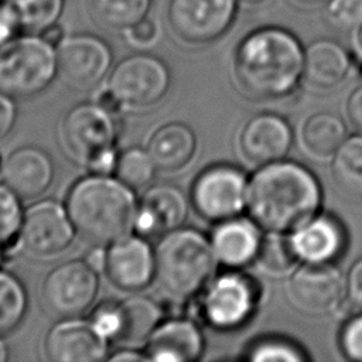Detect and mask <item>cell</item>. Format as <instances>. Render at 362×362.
I'll return each mask as SVG.
<instances>
[{"label":"cell","mask_w":362,"mask_h":362,"mask_svg":"<svg viewBox=\"0 0 362 362\" xmlns=\"http://www.w3.org/2000/svg\"><path fill=\"white\" fill-rule=\"evenodd\" d=\"M28 296L21 280L0 269V337L14 331L24 320Z\"/></svg>","instance_id":"obj_31"},{"label":"cell","mask_w":362,"mask_h":362,"mask_svg":"<svg viewBox=\"0 0 362 362\" xmlns=\"http://www.w3.org/2000/svg\"><path fill=\"white\" fill-rule=\"evenodd\" d=\"M293 144V130L286 119L274 113L252 116L238 133V150L253 165L284 160Z\"/></svg>","instance_id":"obj_17"},{"label":"cell","mask_w":362,"mask_h":362,"mask_svg":"<svg viewBox=\"0 0 362 362\" xmlns=\"http://www.w3.org/2000/svg\"><path fill=\"white\" fill-rule=\"evenodd\" d=\"M90 322L93 327L110 342L117 341L120 328H122V318H120V308L117 301H106L98 305L90 314Z\"/></svg>","instance_id":"obj_36"},{"label":"cell","mask_w":362,"mask_h":362,"mask_svg":"<svg viewBox=\"0 0 362 362\" xmlns=\"http://www.w3.org/2000/svg\"><path fill=\"white\" fill-rule=\"evenodd\" d=\"M345 301L354 313H362V257L349 267L345 276Z\"/></svg>","instance_id":"obj_39"},{"label":"cell","mask_w":362,"mask_h":362,"mask_svg":"<svg viewBox=\"0 0 362 362\" xmlns=\"http://www.w3.org/2000/svg\"><path fill=\"white\" fill-rule=\"evenodd\" d=\"M216 263L211 239L181 226L160 236L154 247V280L168 297L187 300L214 279Z\"/></svg>","instance_id":"obj_4"},{"label":"cell","mask_w":362,"mask_h":362,"mask_svg":"<svg viewBox=\"0 0 362 362\" xmlns=\"http://www.w3.org/2000/svg\"><path fill=\"white\" fill-rule=\"evenodd\" d=\"M126 41L137 48H148L157 44L161 35V30L158 23L148 16L127 28L124 33Z\"/></svg>","instance_id":"obj_38"},{"label":"cell","mask_w":362,"mask_h":362,"mask_svg":"<svg viewBox=\"0 0 362 362\" xmlns=\"http://www.w3.org/2000/svg\"><path fill=\"white\" fill-rule=\"evenodd\" d=\"M116 115L98 102H83L66 112L61 123V140L68 154L92 173L110 174L119 153Z\"/></svg>","instance_id":"obj_5"},{"label":"cell","mask_w":362,"mask_h":362,"mask_svg":"<svg viewBox=\"0 0 362 362\" xmlns=\"http://www.w3.org/2000/svg\"><path fill=\"white\" fill-rule=\"evenodd\" d=\"M17 119V107L11 96L0 90V141L13 130Z\"/></svg>","instance_id":"obj_40"},{"label":"cell","mask_w":362,"mask_h":362,"mask_svg":"<svg viewBox=\"0 0 362 362\" xmlns=\"http://www.w3.org/2000/svg\"><path fill=\"white\" fill-rule=\"evenodd\" d=\"M324 20L332 31L354 37L362 25V0H327Z\"/></svg>","instance_id":"obj_34"},{"label":"cell","mask_w":362,"mask_h":362,"mask_svg":"<svg viewBox=\"0 0 362 362\" xmlns=\"http://www.w3.org/2000/svg\"><path fill=\"white\" fill-rule=\"evenodd\" d=\"M239 1L246 3V4H260V3H263V1H266V0H239Z\"/></svg>","instance_id":"obj_48"},{"label":"cell","mask_w":362,"mask_h":362,"mask_svg":"<svg viewBox=\"0 0 362 362\" xmlns=\"http://www.w3.org/2000/svg\"><path fill=\"white\" fill-rule=\"evenodd\" d=\"M291 243L304 263H332L344 250L342 225L329 215H315L291 232Z\"/></svg>","instance_id":"obj_21"},{"label":"cell","mask_w":362,"mask_h":362,"mask_svg":"<svg viewBox=\"0 0 362 362\" xmlns=\"http://www.w3.org/2000/svg\"><path fill=\"white\" fill-rule=\"evenodd\" d=\"M247 359L253 362H301L307 356L298 346L288 341L267 338L256 342L247 351Z\"/></svg>","instance_id":"obj_35"},{"label":"cell","mask_w":362,"mask_h":362,"mask_svg":"<svg viewBox=\"0 0 362 362\" xmlns=\"http://www.w3.org/2000/svg\"><path fill=\"white\" fill-rule=\"evenodd\" d=\"M23 215L20 198L0 182V256L20 246Z\"/></svg>","instance_id":"obj_33"},{"label":"cell","mask_w":362,"mask_h":362,"mask_svg":"<svg viewBox=\"0 0 362 362\" xmlns=\"http://www.w3.org/2000/svg\"><path fill=\"white\" fill-rule=\"evenodd\" d=\"M238 4L239 0H168L167 21L180 41L205 45L232 27Z\"/></svg>","instance_id":"obj_10"},{"label":"cell","mask_w":362,"mask_h":362,"mask_svg":"<svg viewBox=\"0 0 362 362\" xmlns=\"http://www.w3.org/2000/svg\"><path fill=\"white\" fill-rule=\"evenodd\" d=\"M187 214L188 199L178 187L156 184L139 201L134 229L141 236H163L181 228Z\"/></svg>","instance_id":"obj_19"},{"label":"cell","mask_w":362,"mask_h":362,"mask_svg":"<svg viewBox=\"0 0 362 362\" xmlns=\"http://www.w3.org/2000/svg\"><path fill=\"white\" fill-rule=\"evenodd\" d=\"M96 272H103V266H105V249L102 246L95 247L93 250H90L85 259Z\"/></svg>","instance_id":"obj_44"},{"label":"cell","mask_w":362,"mask_h":362,"mask_svg":"<svg viewBox=\"0 0 362 362\" xmlns=\"http://www.w3.org/2000/svg\"><path fill=\"white\" fill-rule=\"evenodd\" d=\"M112 65L109 44L95 34H69L57 45L58 78L72 89H93L110 74Z\"/></svg>","instance_id":"obj_11"},{"label":"cell","mask_w":362,"mask_h":362,"mask_svg":"<svg viewBox=\"0 0 362 362\" xmlns=\"http://www.w3.org/2000/svg\"><path fill=\"white\" fill-rule=\"evenodd\" d=\"M153 0H88L93 23L107 31L124 33L148 16Z\"/></svg>","instance_id":"obj_29"},{"label":"cell","mask_w":362,"mask_h":362,"mask_svg":"<svg viewBox=\"0 0 362 362\" xmlns=\"http://www.w3.org/2000/svg\"><path fill=\"white\" fill-rule=\"evenodd\" d=\"M301 6H307V7H313V6H318V4H322L325 3L327 0H293Z\"/></svg>","instance_id":"obj_47"},{"label":"cell","mask_w":362,"mask_h":362,"mask_svg":"<svg viewBox=\"0 0 362 362\" xmlns=\"http://www.w3.org/2000/svg\"><path fill=\"white\" fill-rule=\"evenodd\" d=\"M7 359H8V348L3 341V337H0V362H6Z\"/></svg>","instance_id":"obj_46"},{"label":"cell","mask_w":362,"mask_h":362,"mask_svg":"<svg viewBox=\"0 0 362 362\" xmlns=\"http://www.w3.org/2000/svg\"><path fill=\"white\" fill-rule=\"evenodd\" d=\"M98 290V272L85 259H72L59 263L44 277L41 301L55 317H79L92 307Z\"/></svg>","instance_id":"obj_8"},{"label":"cell","mask_w":362,"mask_h":362,"mask_svg":"<svg viewBox=\"0 0 362 362\" xmlns=\"http://www.w3.org/2000/svg\"><path fill=\"white\" fill-rule=\"evenodd\" d=\"M257 293L252 281L236 272L212 279L202 297V314L216 329H236L253 314Z\"/></svg>","instance_id":"obj_14"},{"label":"cell","mask_w":362,"mask_h":362,"mask_svg":"<svg viewBox=\"0 0 362 362\" xmlns=\"http://www.w3.org/2000/svg\"><path fill=\"white\" fill-rule=\"evenodd\" d=\"M351 66L349 54L334 40H315L304 48L303 79L317 90H332L341 86Z\"/></svg>","instance_id":"obj_22"},{"label":"cell","mask_w":362,"mask_h":362,"mask_svg":"<svg viewBox=\"0 0 362 362\" xmlns=\"http://www.w3.org/2000/svg\"><path fill=\"white\" fill-rule=\"evenodd\" d=\"M103 272L119 290L140 291L154 280V249L141 235L120 238L105 249Z\"/></svg>","instance_id":"obj_15"},{"label":"cell","mask_w":362,"mask_h":362,"mask_svg":"<svg viewBox=\"0 0 362 362\" xmlns=\"http://www.w3.org/2000/svg\"><path fill=\"white\" fill-rule=\"evenodd\" d=\"M109 341L90 320L61 318L45 335V356L52 362H98L107 358Z\"/></svg>","instance_id":"obj_16"},{"label":"cell","mask_w":362,"mask_h":362,"mask_svg":"<svg viewBox=\"0 0 362 362\" xmlns=\"http://www.w3.org/2000/svg\"><path fill=\"white\" fill-rule=\"evenodd\" d=\"M110 362H139V361H147L146 354L137 351L136 348H124L113 352L110 356H107Z\"/></svg>","instance_id":"obj_43"},{"label":"cell","mask_w":362,"mask_h":362,"mask_svg":"<svg viewBox=\"0 0 362 362\" xmlns=\"http://www.w3.org/2000/svg\"><path fill=\"white\" fill-rule=\"evenodd\" d=\"M197 137L189 126L173 122L160 126L150 137L147 151L157 170L174 173L184 168L194 157Z\"/></svg>","instance_id":"obj_25"},{"label":"cell","mask_w":362,"mask_h":362,"mask_svg":"<svg viewBox=\"0 0 362 362\" xmlns=\"http://www.w3.org/2000/svg\"><path fill=\"white\" fill-rule=\"evenodd\" d=\"M298 256L293 247L291 236L283 232H269L262 235L253 264L269 277L290 276L298 266Z\"/></svg>","instance_id":"obj_30"},{"label":"cell","mask_w":362,"mask_h":362,"mask_svg":"<svg viewBox=\"0 0 362 362\" xmlns=\"http://www.w3.org/2000/svg\"><path fill=\"white\" fill-rule=\"evenodd\" d=\"M304 48L288 30L266 25L250 31L233 57L239 88L253 99L277 100L288 96L303 79Z\"/></svg>","instance_id":"obj_2"},{"label":"cell","mask_w":362,"mask_h":362,"mask_svg":"<svg viewBox=\"0 0 362 362\" xmlns=\"http://www.w3.org/2000/svg\"><path fill=\"white\" fill-rule=\"evenodd\" d=\"M57 76V47L41 34H17L0 48V90L8 96H35Z\"/></svg>","instance_id":"obj_6"},{"label":"cell","mask_w":362,"mask_h":362,"mask_svg":"<svg viewBox=\"0 0 362 362\" xmlns=\"http://www.w3.org/2000/svg\"><path fill=\"white\" fill-rule=\"evenodd\" d=\"M137 205L134 189L110 174L92 173L68 191L65 208L76 233L96 246L134 230Z\"/></svg>","instance_id":"obj_3"},{"label":"cell","mask_w":362,"mask_h":362,"mask_svg":"<svg viewBox=\"0 0 362 362\" xmlns=\"http://www.w3.org/2000/svg\"><path fill=\"white\" fill-rule=\"evenodd\" d=\"M75 233L74 223L62 204L52 199L38 201L24 211L20 249L33 259H54L66 252Z\"/></svg>","instance_id":"obj_12"},{"label":"cell","mask_w":362,"mask_h":362,"mask_svg":"<svg viewBox=\"0 0 362 362\" xmlns=\"http://www.w3.org/2000/svg\"><path fill=\"white\" fill-rule=\"evenodd\" d=\"M346 137L345 123L331 112H315L307 116L297 132L300 150L315 163L331 161Z\"/></svg>","instance_id":"obj_24"},{"label":"cell","mask_w":362,"mask_h":362,"mask_svg":"<svg viewBox=\"0 0 362 362\" xmlns=\"http://www.w3.org/2000/svg\"><path fill=\"white\" fill-rule=\"evenodd\" d=\"M286 297L305 317H325L345 301V277L332 263H304L288 276Z\"/></svg>","instance_id":"obj_9"},{"label":"cell","mask_w":362,"mask_h":362,"mask_svg":"<svg viewBox=\"0 0 362 362\" xmlns=\"http://www.w3.org/2000/svg\"><path fill=\"white\" fill-rule=\"evenodd\" d=\"M247 180L232 165L219 164L204 170L192 184L191 202L197 214L209 222L239 216L246 208Z\"/></svg>","instance_id":"obj_13"},{"label":"cell","mask_w":362,"mask_h":362,"mask_svg":"<svg viewBox=\"0 0 362 362\" xmlns=\"http://www.w3.org/2000/svg\"><path fill=\"white\" fill-rule=\"evenodd\" d=\"M321 187L304 165L280 160L260 165L247 181L246 211L263 230L291 233L318 214Z\"/></svg>","instance_id":"obj_1"},{"label":"cell","mask_w":362,"mask_h":362,"mask_svg":"<svg viewBox=\"0 0 362 362\" xmlns=\"http://www.w3.org/2000/svg\"><path fill=\"white\" fill-rule=\"evenodd\" d=\"M20 33L41 34L59 23L65 0H0Z\"/></svg>","instance_id":"obj_28"},{"label":"cell","mask_w":362,"mask_h":362,"mask_svg":"<svg viewBox=\"0 0 362 362\" xmlns=\"http://www.w3.org/2000/svg\"><path fill=\"white\" fill-rule=\"evenodd\" d=\"M170 85L167 64L156 55L137 52L124 57L112 68L106 88L123 107L147 109L161 102Z\"/></svg>","instance_id":"obj_7"},{"label":"cell","mask_w":362,"mask_h":362,"mask_svg":"<svg viewBox=\"0 0 362 362\" xmlns=\"http://www.w3.org/2000/svg\"><path fill=\"white\" fill-rule=\"evenodd\" d=\"M260 239V228L250 218L235 216L216 223L211 245L218 263L236 269L253 263Z\"/></svg>","instance_id":"obj_23"},{"label":"cell","mask_w":362,"mask_h":362,"mask_svg":"<svg viewBox=\"0 0 362 362\" xmlns=\"http://www.w3.org/2000/svg\"><path fill=\"white\" fill-rule=\"evenodd\" d=\"M346 117L356 132V134L362 136V85L356 86L346 99L345 106Z\"/></svg>","instance_id":"obj_41"},{"label":"cell","mask_w":362,"mask_h":362,"mask_svg":"<svg viewBox=\"0 0 362 362\" xmlns=\"http://www.w3.org/2000/svg\"><path fill=\"white\" fill-rule=\"evenodd\" d=\"M204 337L199 327L188 318L163 320L146 342L147 361L192 362L204 352Z\"/></svg>","instance_id":"obj_20"},{"label":"cell","mask_w":362,"mask_h":362,"mask_svg":"<svg viewBox=\"0 0 362 362\" xmlns=\"http://www.w3.org/2000/svg\"><path fill=\"white\" fill-rule=\"evenodd\" d=\"M122 328L116 342L129 348L146 345L147 339L163 321V311L158 303L144 296H130L119 301Z\"/></svg>","instance_id":"obj_26"},{"label":"cell","mask_w":362,"mask_h":362,"mask_svg":"<svg viewBox=\"0 0 362 362\" xmlns=\"http://www.w3.org/2000/svg\"><path fill=\"white\" fill-rule=\"evenodd\" d=\"M331 177L337 189L352 199H362V136L344 140L331 160Z\"/></svg>","instance_id":"obj_27"},{"label":"cell","mask_w":362,"mask_h":362,"mask_svg":"<svg viewBox=\"0 0 362 362\" xmlns=\"http://www.w3.org/2000/svg\"><path fill=\"white\" fill-rule=\"evenodd\" d=\"M157 167L147 148L130 147L119 153L115 164V177L132 189H141L154 180Z\"/></svg>","instance_id":"obj_32"},{"label":"cell","mask_w":362,"mask_h":362,"mask_svg":"<svg viewBox=\"0 0 362 362\" xmlns=\"http://www.w3.org/2000/svg\"><path fill=\"white\" fill-rule=\"evenodd\" d=\"M18 28L10 14L0 6V48L18 34Z\"/></svg>","instance_id":"obj_42"},{"label":"cell","mask_w":362,"mask_h":362,"mask_svg":"<svg viewBox=\"0 0 362 362\" xmlns=\"http://www.w3.org/2000/svg\"><path fill=\"white\" fill-rule=\"evenodd\" d=\"M339 345L348 359L362 362V313H356L345 322L339 335Z\"/></svg>","instance_id":"obj_37"},{"label":"cell","mask_w":362,"mask_h":362,"mask_svg":"<svg viewBox=\"0 0 362 362\" xmlns=\"http://www.w3.org/2000/svg\"><path fill=\"white\" fill-rule=\"evenodd\" d=\"M54 174L52 158L35 146H21L13 150L0 165L1 182L20 199H33L45 192Z\"/></svg>","instance_id":"obj_18"},{"label":"cell","mask_w":362,"mask_h":362,"mask_svg":"<svg viewBox=\"0 0 362 362\" xmlns=\"http://www.w3.org/2000/svg\"><path fill=\"white\" fill-rule=\"evenodd\" d=\"M354 44L356 51L359 52V55H362V25L358 28V31L354 34Z\"/></svg>","instance_id":"obj_45"}]
</instances>
